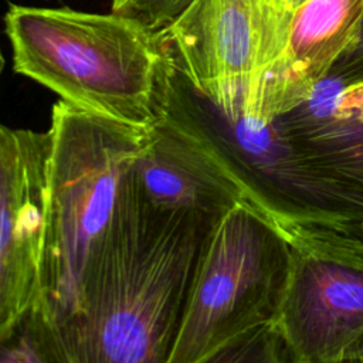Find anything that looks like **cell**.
I'll use <instances>...</instances> for the list:
<instances>
[{"label": "cell", "instance_id": "obj_1", "mask_svg": "<svg viewBox=\"0 0 363 363\" xmlns=\"http://www.w3.org/2000/svg\"><path fill=\"white\" fill-rule=\"evenodd\" d=\"M217 218L153 207L125 177L82 311L62 335L67 363H167Z\"/></svg>", "mask_w": 363, "mask_h": 363}, {"label": "cell", "instance_id": "obj_2", "mask_svg": "<svg viewBox=\"0 0 363 363\" xmlns=\"http://www.w3.org/2000/svg\"><path fill=\"white\" fill-rule=\"evenodd\" d=\"M16 72L94 115L147 128L162 113L170 55L159 31L116 14L10 4Z\"/></svg>", "mask_w": 363, "mask_h": 363}, {"label": "cell", "instance_id": "obj_3", "mask_svg": "<svg viewBox=\"0 0 363 363\" xmlns=\"http://www.w3.org/2000/svg\"><path fill=\"white\" fill-rule=\"evenodd\" d=\"M47 216L38 302L61 342L82 311L145 128L58 99L51 112Z\"/></svg>", "mask_w": 363, "mask_h": 363}, {"label": "cell", "instance_id": "obj_4", "mask_svg": "<svg viewBox=\"0 0 363 363\" xmlns=\"http://www.w3.org/2000/svg\"><path fill=\"white\" fill-rule=\"evenodd\" d=\"M291 244L259 210L238 204L204 240L167 363H213L269 325L285 289Z\"/></svg>", "mask_w": 363, "mask_h": 363}, {"label": "cell", "instance_id": "obj_5", "mask_svg": "<svg viewBox=\"0 0 363 363\" xmlns=\"http://www.w3.org/2000/svg\"><path fill=\"white\" fill-rule=\"evenodd\" d=\"M294 10L284 0H193L160 37L189 84L258 132L281 78Z\"/></svg>", "mask_w": 363, "mask_h": 363}, {"label": "cell", "instance_id": "obj_6", "mask_svg": "<svg viewBox=\"0 0 363 363\" xmlns=\"http://www.w3.org/2000/svg\"><path fill=\"white\" fill-rule=\"evenodd\" d=\"M343 84L328 75L303 104L258 130L264 146L242 128L230 136L238 164L285 213L316 221H363V123L335 118L332 99ZM259 189V187H258ZM261 190V189H259Z\"/></svg>", "mask_w": 363, "mask_h": 363}, {"label": "cell", "instance_id": "obj_7", "mask_svg": "<svg viewBox=\"0 0 363 363\" xmlns=\"http://www.w3.org/2000/svg\"><path fill=\"white\" fill-rule=\"evenodd\" d=\"M172 61L160 116L145 139L126 180L145 203L213 218L234 206H251L271 217L277 206L220 146L172 79Z\"/></svg>", "mask_w": 363, "mask_h": 363}, {"label": "cell", "instance_id": "obj_8", "mask_svg": "<svg viewBox=\"0 0 363 363\" xmlns=\"http://www.w3.org/2000/svg\"><path fill=\"white\" fill-rule=\"evenodd\" d=\"M50 155L48 130L0 123V329L38 299Z\"/></svg>", "mask_w": 363, "mask_h": 363}, {"label": "cell", "instance_id": "obj_9", "mask_svg": "<svg viewBox=\"0 0 363 363\" xmlns=\"http://www.w3.org/2000/svg\"><path fill=\"white\" fill-rule=\"evenodd\" d=\"M289 244L288 278L271 325L292 363H342L363 333V268Z\"/></svg>", "mask_w": 363, "mask_h": 363}, {"label": "cell", "instance_id": "obj_10", "mask_svg": "<svg viewBox=\"0 0 363 363\" xmlns=\"http://www.w3.org/2000/svg\"><path fill=\"white\" fill-rule=\"evenodd\" d=\"M363 0H308L295 10L286 61L267 112V125L303 104L353 45Z\"/></svg>", "mask_w": 363, "mask_h": 363}, {"label": "cell", "instance_id": "obj_11", "mask_svg": "<svg viewBox=\"0 0 363 363\" xmlns=\"http://www.w3.org/2000/svg\"><path fill=\"white\" fill-rule=\"evenodd\" d=\"M0 363H67L61 336L38 301L0 329Z\"/></svg>", "mask_w": 363, "mask_h": 363}, {"label": "cell", "instance_id": "obj_12", "mask_svg": "<svg viewBox=\"0 0 363 363\" xmlns=\"http://www.w3.org/2000/svg\"><path fill=\"white\" fill-rule=\"evenodd\" d=\"M271 220L289 242L363 268V221H316L284 211Z\"/></svg>", "mask_w": 363, "mask_h": 363}, {"label": "cell", "instance_id": "obj_13", "mask_svg": "<svg viewBox=\"0 0 363 363\" xmlns=\"http://www.w3.org/2000/svg\"><path fill=\"white\" fill-rule=\"evenodd\" d=\"M193 0H111L116 14L135 18L153 31L173 23Z\"/></svg>", "mask_w": 363, "mask_h": 363}, {"label": "cell", "instance_id": "obj_14", "mask_svg": "<svg viewBox=\"0 0 363 363\" xmlns=\"http://www.w3.org/2000/svg\"><path fill=\"white\" fill-rule=\"evenodd\" d=\"M330 112L335 118L363 123V81L342 85L332 99Z\"/></svg>", "mask_w": 363, "mask_h": 363}, {"label": "cell", "instance_id": "obj_15", "mask_svg": "<svg viewBox=\"0 0 363 363\" xmlns=\"http://www.w3.org/2000/svg\"><path fill=\"white\" fill-rule=\"evenodd\" d=\"M329 75L339 79L343 85L363 81V21L356 41L337 60Z\"/></svg>", "mask_w": 363, "mask_h": 363}, {"label": "cell", "instance_id": "obj_16", "mask_svg": "<svg viewBox=\"0 0 363 363\" xmlns=\"http://www.w3.org/2000/svg\"><path fill=\"white\" fill-rule=\"evenodd\" d=\"M343 362H363V333L345 352L342 363Z\"/></svg>", "mask_w": 363, "mask_h": 363}, {"label": "cell", "instance_id": "obj_17", "mask_svg": "<svg viewBox=\"0 0 363 363\" xmlns=\"http://www.w3.org/2000/svg\"><path fill=\"white\" fill-rule=\"evenodd\" d=\"M284 1L295 11V10H298L303 3H306L308 0H284Z\"/></svg>", "mask_w": 363, "mask_h": 363}, {"label": "cell", "instance_id": "obj_18", "mask_svg": "<svg viewBox=\"0 0 363 363\" xmlns=\"http://www.w3.org/2000/svg\"><path fill=\"white\" fill-rule=\"evenodd\" d=\"M3 68H4V57H3L1 50H0V75H1V72H3Z\"/></svg>", "mask_w": 363, "mask_h": 363}]
</instances>
